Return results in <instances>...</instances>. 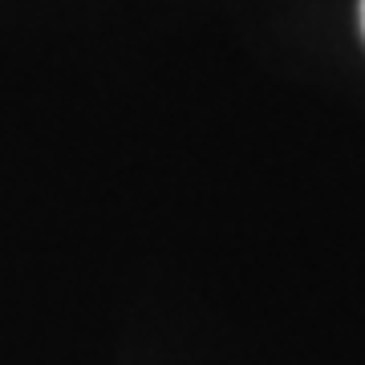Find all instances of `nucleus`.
Listing matches in <instances>:
<instances>
[{
	"instance_id": "1",
	"label": "nucleus",
	"mask_w": 365,
	"mask_h": 365,
	"mask_svg": "<svg viewBox=\"0 0 365 365\" xmlns=\"http://www.w3.org/2000/svg\"><path fill=\"white\" fill-rule=\"evenodd\" d=\"M361 25H365V0H361Z\"/></svg>"
}]
</instances>
